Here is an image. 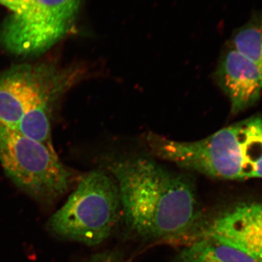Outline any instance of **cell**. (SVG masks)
I'll return each mask as SVG.
<instances>
[{
  "instance_id": "6da1fadb",
  "label": "cell",
  "mask_w": 262,
  "mask_h": 262,
  "mask_svg": "<svg viewBox=\"0 0 262 262\" xmlns=\"http://www.w3.org/2000/svg\"><path fill=\"white\" fill-rule=\"evenodd\" d=\"M107 168L118 188L122 218L141 238H179L195 225L201 210L189 177L141 157L112 160Z\"/></svg>"
},
{
  "instance_id": "7a4b0ae2",
  "label": "cell",
  "mask_w": 262,
  "mask_h": 262,
  "mask_svg": "<svg viewBox=\"0 0 262 262\" xmlns=\"http://www.w3.org/2000/svg\"><path fill=\"white\" fill-rule=\"evenodd\" d=\"M147 146L155 156L213 178L262 179L261 117H250L196 141L153 134Z\"/></svg>"
},
{
  "instance_id": "3957f363",
  "label": "cell",
  "mask_w": 262,
  "mask_h": 262,
  "mask_svg": "<svg viewBox=\"0 0 262 262\" xmlns=\"http://www.w3.org/2000/svg\"><path fill=\"white\" fill-rule=\"evenodd\" d=\"M122 218L116 182L110 174L94 170L82 176L65 204L48 220L49 232L86 246L102 244Z\"/></svg>"
},
{
  "instance_id": "277c9868",
  "label": "cell",
  "mask_w": 262,
  "mask_h": 262,
  "mask_svg": "<svg viewBox=\"0 0 262 262\" xmlns=\"http://www.w3.org/2000/svg\"><path fill=\"white\" fill-rule=\"evenodd\" d=\"M0 164L17 187L46 207L53 206L70 190L75 177L54 148L3 125Z\"/></svg>"
},
{
  "instance_id": "5b68a950",
  "label": "cell",
  "mask_w": 262,
  "mask_h": 262,
  "mask_svg": "<svg viewBox=\"0 0 262 262\" xmlns=\"http://www.w3.org/2000/svg\"><path fill=\"white\" fill-rule=\"evenodd\" d=\"M82 66L24 63L0 72V125L15 130L26 115L55 105L85 76Z\"/></svg>"
},
{
  "instance_id": "8992f818",
  "label": "cell",
  "mask_w": 262,
  "mask_h": 262,
  "mask_svg": "<svg viewBox=\"0 0 262 262\" xmlns=\"http://www.w3.org/2000/svg\"><path fill=\"white\" fill-rule=\"evenodd\" d=\"M81 0H34L32 9L10 15L0 27V47L18 56H34L51 49L70 32Z\"/></svg>"
},
{
  "instance_id": "52a82bcc",
  "label": "cell",
  "mask_w": 262,
  "mask_h": 262,
  "mask_svg": "<svg viewBox=\"0 0 262 262\" xmlns=\"http://www.w3.org/2000/svg\"><path fill=\"white\" fill-rule=\"evenodd\" d=\"M215 79L228 96L234 115L253 106L261 96V67L229 45L219 63Z\"/></svg>"
},
{
  "instance_id": "ba28073f",
  "label": "cell",
  "mask_w": 262,
  "mask_h": 262,
  "mask_svg": "<svg viewBox=\"0 0 262 262\" xmlns=\"http://www.w3.org/2000/svg\"><path fill=\"white\" fill-rule=\"evenodd\" d=\"M201 234L241 248L262 262V203H245L222 213Z\"/></svg>"
},
{
  "instance_id": "9c48e42d",
  "label": "cell",
  "mask_w": 262,
  "mask_h": 262,
  "mask_svg": "<svg viewBox=\"0 0 262 262\" xmlns=\"http://www.w3.org/2000/svg\"><path fill=\"white\" fill-rule=\"evenodd\" d=\"M174 262H261L233 245L213 236L201 234L183 248Z\"/></svg>"
},
{
  "instance_id": "30bf717a",
  "label": "cell",
  "mask_w": 262,
  "mask_h": 262,
  "mask_svg": "<svg viewBox=\"0 0 262 262\" xmlns=\"http://www.w3.org/2000/svg\"><path fill=\"white\" fill-rule=\"evenodd\" d=\"M228 45L262 68V9L252 12L249 20L234 32Z\"/></svg>"
},
{
  "instance_id": "8fae6325",
  "label": "cell",
  "mask_w": 262,
  "mask_h": 262,
  "mask_svg": "<svg viewBox=\"0 0 262 262\" xmlns=\"http://www.w3.org/2000/svg\"><path fill=\"white\" fill-rule=\"evenodd\" d=\"M34 0H0V5L11 11L13 15L27 13L34 6Z\"/></svg>"
},
{
  "instance_id": "7c38bea8",
  "label": "cell",
  "mask_w": 262,
  "mask_h": 262,
  "mask_svg": "<svg viewBox=\"0 0 262 262\" xmlns=\"http://www.w3.org/2000/svg\"><path fill=\"white\" fill-rule=\"evenodd\" d=\"M93 262H124L120 258H117L116 256H111V255H103L100 256L94 260Z\"/></svg>"
}]
</instances>
